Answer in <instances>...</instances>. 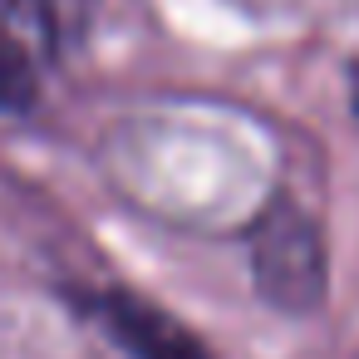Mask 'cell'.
<instances>
[{
	"instance_id": "obj_1",
	"label": "cell",
	"mask_w": 359,
	"mask_h": 359,
	"mask_svg": "<svg viewBox=\"0 0 359 359\" xmlns=\"http://www.w3.org/2000/svg\"><path fill=\"white\" fill-rule=\"evenodd\" d=\"M251 276L266 305L285 315H315L325 305V241L310 212L295 202H271L251 226Z\"/></svg>"
},
{
	"instance_id": "obj_2",
	"label": "cell",
	"mask_w": 359,
	"mask_h": 359,
	"mask_svg": "<svg viewBox=\"0 0 359 359\" xmlns=\"http://www.w3.org/2000/svg\"><path fill=\"white\" fill-rule=\"evenodd\" d=\"M89 310L99 315V325L133 354V359H212L207 344L163 305L133 295V290H104L89 295Z\"/></svg>"
},
{
	"instance_id": "obj_3",
	"label": "cell",
	"mask_w": 359,
	"mask_h": 359,
	"mask_svg": "<svg viewBox=\"0 0 359 359\" xmlns=\"http://www.w3.org/2000/svg\"><path fill=\"white\" fill-rule=\"evenodd\" d=\"M0 11L20 30H30L50 55H69L74 45H84L99 0H0Z\"/></svg>"
},
{
	"instance_id": "obj_4",
	"label": "cell",
	"mask_w": 359,
	"mask_h": 359,
	"mask_svg": "<svg viewBox=\"0 0 359 359\" xmlns=\"http://www.w3.org/2000/svg\"><path fill=\"white\" fill-rule=\"evenodd\" d=\"M35 65L30 55L15 45V40H0V109L15 114V109H30L35 104Z\"/></svg>"
},
{
	"instance_id": "obj_5",
	"label": "cell",
	"mask_w": 359,
	"mask_h": 359,
	"mask_svg": "<svg viewBox=\"0 0 359 359\" xmlns=\"http://www.w3.org/2000/svg\"><path fill=\"white\" fill-rule=\"evenodd\" d=\"M354 114H359V74H354Z\"/></svg>"
}]
</instances>
